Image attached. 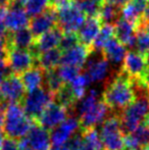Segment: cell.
Segmentation results:
<instances>
[{
	"label": "cell",
	"instance_id": "6da1fadb",
	"mask_svg": "<svg viewBox=\"0 0 149 150\" xmlns=\"http://www.w3.org/2000/svg\"><path fill=\"white\" fill-rule=\"evenodd\" d=\"M137 97L133 80L121 69L108 79L102 92V100L110 110H123Z\"/></svg>",
	"mask_w": 149,
	"mask_h": 150
},
{
	"label": "cell",
	"instance_id": "7a4b0ae2",
	"mask_svg": "<svg viewBox=\"0 0 149 150\" xmlns=\"http://www.w3.org/2000/svg\"><path fill=\"white\" fill-rule=\"evenodd\" d=\"M134 86L137 97L129 106L119 112L124 135L133 132L149 115V90L142 85L134 84Z\"/></svg>",
	"mask_w": 149,
	"mask_h": 150
},
{
	"label": "cell",
	"instance_id": "3957f363",
	"mask_svg": "<svg viewBox=\"0 0 149 150\" xmlns=\"http://www.w3.org/2000/svg\"><path fill=\"white\" fill-rule=\"evenodd\" d=\"M109 108L102 99L98 97V91L91 89L81 100L77 106V113L82 129L95 128L102 124L108 117Z\"/></svg>",
	"mask_w": 149,
	"mask_h": 150
},
{
	"label": "cell",
	"instance_id": "277c9868",
	"mask_svg": "<svg viewBox=\"0 0 149 150\" xmlns=\"http://www.w3.org/2000/svg\"><path fill=\"white\" fill-rule=\"evenodd\" d=\"M34 122V120L25 112L20 103H7L2 132L6 137L16 140L27 135Z\"/></svg>",
	"mask_w": 149,
	"mask_h": 150
},
{
	"label": "cell",
	"instance_id": "5b68a950",
	"mask_svg": "<svg viewBox=\"0 0 149 150\" xmlns=\"http://www.w3.org/2000/svg\"><path fill=\"white\" fill-rule=\"evenodd\" d=\"M103 150H123L124 146V133L121 127V119L119 112L109 115L102 122L100 130Z\"/></svg>",
	"mask_w": 149,
	"mask_h": 150
},
{
	"label": "cell",
	"instance_id": "8992f818",
	"mask_svg": "<svg viewBox=\"0 0 149 150\" xmlns=\"http://www.w3.org/2000/svg\"><path fill=\"white\" fill-rule=\"evenodd\" d=\"M53 101V93L50 92L47 88L41 86L31 92H28V94L25 95L20 104L24 107L27 115L36 122L46 107Z\"/></svg>",
	"mask_w": 149,
	"mask_h": 150
},
{
	"label": "cell",
	"instance_id": "52a82bcc",
	"mask_svg": "<svg viewBox=\"0 0 149 150\" xmlns=\"http://www.w3.org/2000/svg\"><path fill=\"white\" fill-rule=\"evenodd\" d=\"M50 132L34 122L27 135L18 139V150H49Z\"/></svg>",
	"mask_w": 149,
	"mask_h": 150
},
{
	"label": "cell",
	"instance_id": "ba28073f",
	"mask_svg": "<svg viewBox=\"0 0 149 150\" xmlns=\"http://www.w3.org/2000/svg\"><path fill=\"white\" fill-rule=\"evenodd\" d=\"M85 18L86 16L74 2L71 6L57 11L56 26L62 33H77Z\"/></svg>",
	"mask_w": 149,
	"mask_h": 150
},
{
	"label": "cell",
	"instance_id": "9c48e42d",
	"mask_svg": "<svg viewBox=\"0 0 149 150\" xmlns=\"http://www.w3.org/2000/svg\"><path fill=\"white\" fill-rule=\"evenodd\" d=\"M5 61L10 71L18 75L37 65V58L29 49L9 48L7 50Z\"/></svg>",
	"mask_w": 149,
	"mask_h": 150
},
{
	"label": "cell",
	"instance_id": "30bf717a",
	"mask_svg": "<svg viewBox=\"0 0 149 150\" xmlns=\"http://www.w3.org/2000/svg\"><path fill=\"white\" fill-rule=\"evenodd\" d=\"M0 93L5 102L22 103L26 95V88L18 74L10 73L0 84Z\"/></svg>",
	"mask_w": 149,
	"mask_h": 150
},
{
	"label": "cell",
	"instance_id": "8fae6325",
	"mask_svg": "<svg viewBox=\"0 0 149 150\" xmlns=\"http://www.w3.org/2000/svg\"><path fill=\"white\" fill-rule=\"evenodd\" d=\"M121 69L125 71L133 81L142 80L148 71L145 55L133 50L127 52Z\"/></svg>",
	"mask_w": 149,
	"mask_h": 150
},
{
	"label": "cell",
	"instance_id": "7c38bea8",
	"mask_svg": "<svg viewBox=\"0 0 149 150\" xmlns=\"http://www.w3.org/2000/svg\"><path fill=\"white\" fill-rule=\"evenodd\" d=\"M68 113L70 111L66 107L59 104L56 101H53L46 107L45 110L42 112L40 117L35 122L50 132L58 125L61 124L68 117Z\"/></svg>",
	"mask_w": 149,
	"mask_h": 150
},
{
	"label": "cell",
	"instance_id": "4fadbf2b",
	"mask_svg": "<svg viewBox=\"0 0 149 150\" xmlns=\"http://www.w3.org/2000/svg\"><path fill=\"white\" fill-rule=\"evenodd\" d=\"M30 20L31 18L25 10L24 5L18 0H13L7 7L4 25L8 32H14L27 28L30 24Z\"/></svg>",
	"mask_w": 149,
	"mask_h": 150
},
{
	"label": "cell",
	"instance_id": "5bb4252c",
	"mask_svg": "<svg viewBox=\"0 0 149 150\" xmlns=\"http://www.w3.org/2000/svg\"><path fill=\"white\" fill-rule=\"evenodd\" d=\"M56 25H57V11L53 7L49 6L42 13L31 18L29 28L34 38L37 39L42 34L54 28Z\"/></svg>",
	"mask_w": 149,
	"mask_h": 150
},
{
	"label": "cell",
	"instance_id": "9a60e30c",
	"mask_svg": "<svg viewBox=\"0 0 149 150\" xmlns=\"http://www.w3.org/2000/svg\"><path fill=\"white\" fill-rule=\"evenodd\" d=\"M80 129H81V122L79 119L70 115L56 128L50 131L51 143L55 145L64 144Z\"/></svg>",
	"mask_w": 149,
	"mask_h": 150
},
{
	"label": "cell",
	"instance_id": "2e32d148",
	"mask_svg": "<svg viewBox=\"0 0 149 150\" xmlns=\"http://www.w3.org/2000/svg\"><path fill=\"white\" fill-rule=\"evenodd\" d=\"M62 34L64 33L61 32V30L57 26H55L51 30L45 32L40 37L35 39L34 44L31 46V48L29 50L34 54L35 57L38 58V56L42 52L58 47L60 39L62 37Z\"/></svg>",
	"mask_w": 149,
	"mask_h": 150
},
{
	"label": "cell",
	"instance_id": "e0dca14e",
	"mask_svg": "<svg viewBox=\"0 0 149 150\" xmlns=\"http://www.w3.org/2000/svg\"><path fill=\"white\" fill-rule=\"evenodd\" d=\"M91 52L92 49L90 47L79 43L71 49L62 52L59 65H71L81 69L85 67Z\"/></svg>",
	"mask_w": 149,
	"mask_h": 150
},
{
	"label": "cell",
	"instance_id": "ac0fdd59",
	"mask_svg": "<svg viewBox=\"0 0 149 150\" xmlns=\"http://www.w3.org/2000/svg\"><path fill=\"white\" fill-rule=\"evenodd\" d=\"M85 74L89 77L91 83H98L107 79L109 73V62L106 60L101 52V55L96 54L95 57L88 58L86 62Z\"/></svg>",
	"mask_w": 149,
	"mask_h": 150
},
{
	"label": "cell",
	"instance_id": "d6986e66",
	"mask_svg": "<svg viewBox=\"0 0 149 150\" xmlns=\"http://www.w3.org/2000/svg\"><path fill=\"white\" fill-rule=\"evenodd\" d=\"M101 27L102 23L99 16H87L77 32L80 43L92 49V44L97 37Z\"/></svg>",
	"mask_w": 149,
	"mask_h": 150
},
{
	"label": "cell",
	"instance_id": "ffe728a7",
	"mask_svg": "<svg viewBox=\"0 0 149 150\" xmlns=\"http://www.w3.org/2000/svg\"><path fill=\"white\" fill-rule=\"evenodd\" d=\"M138 27L139 26L137 24H134L121 16V18L114 24V37L126 47L134 48Z\"/></svg>",
	"mask_w": 149,
	"mask_h": 150
},
{
	"label": "cell",
	"instance_id": "44dd1931",
	"mask_svg": "<svg viewBox=\"0 0 149 150\" xmlns=\"http://www.w3.org/2000/svg\"><path fill=\"white\" fill-rule=\"evenodd\" d=\"M35 38L30 28H23L14 32H8L6 35L7 48H20V49H30L34 44Z\"/></svg>",
	"mask_w": 149,
	"mask_h": 150
},
{
	"label": "cell",
	"instance_id": "7402d4cb",
	"mask_svg": "<svg viewBox=\"0 0 149 150\" xmlns=\"http://www.w3.org/2000/svg\"><path fill=\"white\" fill-rule=\"evenodd\" d=\"M101 52L108 62L114 65H119L123 64L127 50H126V46L123 43H121L117 38L113 37L105 44Z\"/></svg>",
	"mask_w": 149,
	"mask_h": 150
},
{
	"label": "cell",
	"instance_id": "603a6c76",
	"mask_svg": "<svg viewBox=\"0 0 149 150\" xmlns=\"http://www.w3.org/2000/svg\"><path fill=\"white\" fill-rule=\"evenodd\" d=\"M146 5H147L146 0H131L129 3L121 7V18L140 26Z\"/></svg>",
	"mask_w": 149,
	"mask_h": 150
},
{
	"label": "cell",
	"instance_id": "cb8c5ba5",
	"mask_svg": "<svg viewBox=\"0 0 149 150\" xmlns=\"http://www.w3.org/2000/svg\"><path fill=\"white\" fill-rule=\"evenodd\" d=\"M20 76L23 84L26 88V91L31 92V91L41 87L42 84L44 83L45 71L42 69L39 65H34L31 69L22 73Z\"/></svg>",
	"mask_w": 149,
	"mask_h": 150
},
{
	"label": "cell",
	"instance_id": "d4e9b609",
	"mask_svg": "<svg viewBox=\"0 0 149 150\" xmlns=\"http://www.w3.org/2000/svg\"><path fill=\"white\" fill-rule=\"evenodd\" d=\"M61 54V50L58 47L42 52L37 58V65L45 71L56 69L60 64Z\"/></svg>",
	"mask_w": 149,
	"mask_h": 150
},
{
	"label": "cell",
	"instance_id": "484cf974",
	"mask_svg": "<svg viewBox=\"0 0 149 150\" xmlns=\"http://www.w3.org/2000/svg\"><path fill=\"white\" fill-rule=\"evenodd\" d=\"M121 8L119 6L115 5V4L112 3V2L103 1L101 3V7L99 10V16L100 21H101L102 25L103 24H108V25H113L121 18Z\"/></svg>",
	"mask_w": 149,
	"mask_h": 150
},
{
	"label": "cell",
	"instance_id": "4316f807",
	"mask_svg": "<svg viewBox=\"0 0 149 150\" xmlns=\"http://www.w3.org/2000/svg\"><path fill=\"white\" fill-rule=\"evenodd\" d=\"M114 37V26L113 25L103 24L92 44V51H100L103 49L105 44Z\"/></svg>",
	"mask_w": 149,
	"mask_h": 150
},
{
	"label": "cell",
	"instance_id": "83f0119b",
	"mask_svg": "<svg viewBox=\"0 0 149 150\" xmlns=\"http://www.w3.org/2000/svg\"><path fill=\"white\" fill-rule=\"evenodd\" d=\"M90 83H91V81L85 73L79 74L75 80L68 83L71 90H72L73 94H74V96L78 101H80L87 94V88L90 85Z\"/></svg>",
	"mask_w": 149,
	"mask_h": 150
},
{
	"label": "cell",
	"instance_id": "f1b7e54d",
	"mask_svg": "<svg viewBox=\"0 0 149 150\" xmlns=\"http://www.w3.org/2000/svg\"><path fill=\"white\" fill-rule=\"evenodd\" d=\"M44 83H45V88H47L51 93L55 94L56 92H58L64 85V81L61 80V78L58 75L57 69H51V71H46L45 76H44Z\"/></svg>",
	"mask_w": 149,
	"mask_h": 150
},
{
	"label": "cell",
	"instance_id": "f546056e",
	"mask_svg": "<svg viewBox=\"0 0 149 150\" xmlns=\"http://www.w3.org/2000/svg\"><path fill=\"white\" fill-rule=\"evenodd\" d=\"M137 52L145 55L149 51V31L146 26L140 25L136 33L135 47Z\"/></svg>",
	"mask_w": 149,
	"mask_h": 150
},
{
	"label": "cell",
	"instance_id": "4dcf8cb0",
	"mask_svg": "<svg viewBox=\"0 0 149 150\" xmlns=\"http://www.w3.org/2000/svg\"><path fill=\"white\" fill-rule=\"evenodd\" d=\"M50 6V0H26L24 4L25 10L30 18L42 13Z\"/></svg>",
	"mask_w": 149,
	"mask_h": 150
},
{
	"label": "cell",
	"instance_id": "1f68e13d",
	"mask_svg": "<svg viewBox=\"0 0 149 150\" xmlns=\"http://www.w3.org/2000/svg\"><path fill=\"white\" fill-rule=\"evenodd\" d=\"M77 6L87 16H98L101 7V2L96 0H77L75 1Z\"/></svg>",
	"mask_w": 149,
	"mask_h": 150
},
{
	"label": "cell",
	"instance_id": "d6a6232c",
	"mask_svg": "<svg viewBox=\"0 0 149 150\" xmlns=\"http://www.w3.org/2000/svg\"><path fill=\"white\" fill-rule=\"evenodd\" d=\"M130 134L133 136V138L138 142V144L143 148L149 144V125L146 122L140 124L135 130Z\"/></svg>",
	"mask_w": 149,
	"mask_h": 150
},
{
	"label": "cell",
	"instance_id": "836d02e7",
	"mask_svg": "<svg viewBox=\"0 0 149 150\" xmlns=\"http://www.w3.org/2000/svg\"><path fill=\"white\" fill-rule=\"evenodd\" d=\"M80 71L81 69L71 65H59V67L57 69L58 75L66 84L71 83L73 80H75L80 74Z\"/></svg>",
	"mask_w": 149,
	"mask_h": 150
},
{
	"label": "cell",
	"instance_id": "e575fe53",
	"mask_svg": "<svg viewBox=\"0 0 149 150\" xmlns=\"http://www.w3.org/2000/svg\"><path fill=\"white\" fill-rule=\"evenodd\" d=\"M79 43L80 40L77 33H64L61 39H60L58 48L61 50V52H64L73 48L74 46L78 45Z\"/></svg>",
	"mask_w": 149,
	"mask_h": 150
},
{
	"label": "cell",
	"instance_id": "d590c367",
	"mask_svg": "<svg viewBox=\"0 0 149 150\" xmlns=\"http://www.w3.org/2000/svg\"><path fill=\"white\" fill-rule=\"evenodd\" d=\"M74 2L75 0H50V6L53 7L56 11H58V10L71 6Z\"/></svg>",
	"mask_w": 149,
	"mask_h": 150
},
{
	"label": "cell",
	"instance_id": "8d00e7d4",
	"mask_svg": "<svg viewBox=\"0 0 149 150\" xmlns=\"http://www.w3.org/2000/svg\"><path fill=\"white\" fill-rule=\"evenodd\" d=\"M0 150H18V141L16 139H11L6 137V138H4Z\"/></svg>",
	"mask_w": 149,
	"mask_h": 150
},
{
	"label": "cell",
	"instance_id": "74e56055",
	"mask_svg": "<svg viewBox=\"0 0 149 150\" xmlns=\"http://www.w3.org/2000/svg\"><path fill=\"white\" fill-rule=\"evenodd\" d=\"M10 73H12V71H10V69L8 67V65L6 62H3L1 65H0V84L4 81V79H5Z\"/></svg>",
	"mask_w": 149,
	"mask_h": 150
},
{
	"label": "cell",
	"instance_id": "f35d334b",
	"mask_svg": "<svg viewBox=\"0 0 149 150\" xmlns=\"http://www.w3.org/2000/svg\"><path fill=\"white\" fill-rule=\"evenodd\" d=\"M7 106V102L5 101H2L0 103V130L2 131V127H3L4 122V115H5V109Z\"/></svg>",
	"mask_w": 149,
	"mask_h": 150
},
{
	"label": "cell",
	"instance_id": "ab89813d",
	"mask_svg": "<svg viewBox=\"0 0 149 150\" xmlns=\"http://www.w3.org/2000/svg\"><path fill=\"white\" fill-rule=\"evenodd\" d=\"M148 24H149V1L147 2V5H146L145 11H144V13H143V18H142L141 24L140 25L147 26Z\"/></svg>",
	"mask_w": 149,
	"mask_h": 150
},
{
	"label": "cell",
	"instance_id": "60d3db41",
	"mask_svg": "<svg viewBox=\"0 0 149 150\" xmlns=\"http://www.w3.org/2000/svg\"><path fill=\"white\" fill-rule=\"evenodd\" d=\"M49 150H70L68 144L64 143V144H59V145H55V144H51Z\"/></svg>",
	"mask_w": 149,
	"mask_h": 150
},
{
	"label": "cell",
	"instance_id": "b9f144b4",
	"mask_svg": "<svg viewBox=\"0 0 149 150\" xmlns=\"http://www.w3.org/2000/svg\"><path fill=\"white\" fill-rule=\"evenodd\" d=\"M107 1L112 2V3L115 4V5L119 6V7L121 8L124 5H126L127 3H129V2L131 1V0H107Z\"/></svg>",
	"mask_w": 149,
	"mask_h": 150
},
{
	"label": "cell",
	"instance_id": "7bdbcfd3",
	"mask_svg": "<svg viewBox=\"0 0 149 150\" xmlns=\"http://www.w3.org/2000/svg\"><path fill=\"white\" fill-rule=\"evenodd\" d=\"M7 35V29H6L4 23H0V40L3 39Z\"/></svg>",
	"mask_w": 149,
	"mask_h": 150
},
{
	"label": "cell",
	"instance_id": "ee69618b",
	"mask_svg": "<svg viewBox=\"0 0 149 150\" xmlns=\"http://www.w3.org/2000/svg\"><path fill=\"white\" fill-rule=\"evenodd\" d=\"M6 12H7V7L0 6V23H4V18H5Z\"/></svg>",
	"mask_w": 149,
	"mask_h": 150
},
{
	"label": "cell",
	"instance_id": "f6af8a7d",
	"mask_svg": "<svg viewBox=\"0 0 149 150\" xmlns=\"http://www.w3.org/2000/svg\"><path fill=\"white\" fill-rule=\"evenodd\" d=\"M142 81H143V84L145 85V87L149 90V69L147 71V73H146V75L143 77Z\"/></svg>",
	"mask_w": 149,
	"mask_h": 150
},
{
	"label": "cell",
	"instance_id": "bcb514c9",
	"mask_svg": "<svg viewBox=\"0 0 149 150\" xmlns=\"http://www.w3.org/2000/svg\"><path fill=\"white\" fill-rule=\"evenodd\" d=\"M12 1H13V0H0V6L8 7V6L12 3Z\"/></svg>",
	"mask_w": 149,
	"mask_h": 150
},
{
	"label": "cell",
	"instance_id": "7dc6e473",
	"mask_svg": "<svg viewBox=\"0 0 149 150\" xmlns=\"http://www.w3.org/2000/svg\"><path fill=\"white\" fill-rule=\"evenodd\" d=\"M3 140H4V137H3V133H2V131L0 130V149H1L2 143H3Z\"/></svg>",
	"mask_w": 149,
	"mask_h": 150
},
{
	"label": "cell",
	"instance_id": "c3c4849f",
	"mask_svg": "<svg viewBox=\"0 0 149 150\" xmlns=\"http://www.w3.org/2000/svg\"><path fill=\"white\" fill-rule=\"evenodd\" d=\"M145 57H146V62H147V67L149 69V51L145 54Z\"/></svg>",
	"mask_w": 149,
	"mask_h": 150
},
{
	"label": "cell",
	"instance_id": "681fc988",
	"mask_svg": "<svg viewBox=\"0 0 149 150\" xmlns=\"http://www.w3.org/2000/svg\"><path fill=\"white\" fill-rule=\"evenodd\" d=\"M142 150H149V144H147L146 146H144L143 148H142Z\"/></svg>",
	"mask_w": 149,
	"mask_h": 150
},
{
	"label": "cell",
	"instance_id": "f907efd6",
	"mask_svg": "<svg viewBox=\"0 0 149 150\" xmlns=\"http://www.w3.org/2000/svg\"><path fill=\"white\" fill-rule=\"evenodd\" d=\"M3 62H6V61L4 60V59H2V58L0 57V65H1V64H2V63H3Z\"/></svg>",
	"mask_w": 149,
	"mask_h": 150
},
{
	"label": "cell",
	"instance_id": "816d5d0a",
	"mask_svg": "<svg viewBox=\"0 0 149 150\" xmlns=\"http://www.w3.org/2000/svg\"><path fill=\"white\" fill-rule=\"evenodd\" d=\"M2 101H3V99H2V96H1V93H0V103L2 102Z\"/></svg>",
	"mask_w": 149,
	"mask_h": 150
},
{
	"label": "cell",
	"instance_id": "f5cc1de1",
	"mask_svg": "<svg viewBox=\"0 0 149 150\" xmlns=\"http://www.w3.org/2000/svg\"><path fill=\"white\" fill-rule=\"evenodd\" d=\"M145 122H147V124L149 125V115H148V117H147V119H146V120H145Z\"/></svg>",
	"mask_w": 149,
	"mask_h": 150
},
{
	"label": "cell",
	"instance_id": "db71d44e",
	"mask_svg": "<svg viewBox=\"0 0 149 150\" xmlns=\"http://www.w3.org/2000/svg\"><path fill=\"white\" fill-rule=\"evenodd\" d=\"M96 1H98V2H101V3H102V2H103V1H105V0H96Z\"/></svg>",
	"mask_w": 149,
	"mask_h": 150
},
{
	"label": "cell",
	"instance_id": "11a10c76",
	"mask_svg": "<svg viewBox=\"0 0 149 150\" xmlns=\"http://www.w3.org/2000/svg\"><path fill=\"white\" fill-rule=\"evenodd\" d=\"M146 28H147V29H148V31H149V24L147 25V26H146Z\"/></svg>",
	"mask_w": 149,
	"mask_h": 150
},
{
	"label": "cell",
	"instance_id": "9f6ffc18",
	"mask_svg": "<svg viewBox=\"0 0 149 150\" xmlns=\"http://www.w3.org/2000/svg\"><path fill=\"white\" fill-rule=\"evenodd\" d=\"M123 150H128V149H123Z\"/></svg>",
	"mask_w": 149,
	"mask_h": 150
},
{
	"label": "cell",
	"instance_id": "6f0895ef",
	"mask_svg": "<svg viewBox=\"0 0 149 150\" xmlns=\"http://www.w3.org/2000/svg\"><path fill=\"white\" fill-rule=\"evenodd\" d=\"M75 1H77V0H75Z\"/></svg>",
	"mask_w": 149,
	"mask_h": 150
}]
</instances>
